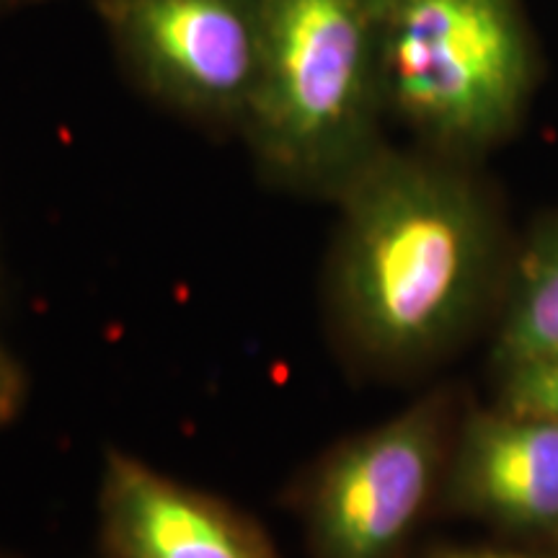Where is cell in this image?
Masks as SVG:
<instances>
[{
  "label": "cell",
  "instance_id": "7",
  "mask_svg": "<svg viewBox=\"0 0 558 558\" xmlns=\"http://www.w3.org/2000/svg\"><path fill=\"white\" fill-rule=\"evenodd\" d=\"M101 518L114 558H277L254 522L124 452L107 458Z\"/></svg>",
  "mask_w": 558,
  "mask_h": 558
},
{
  "label": "cell",
  "instance_id": "12",
  "mask_svg": "<svg viewBox=\"0 0 558 558\" xmlns=\"http://www.w3.org/2000/svg\"><path fill=\"white\" fill-rule=\"evenodd\" d=\"M548 548H550V550H556V554H558V538H556L554 543H550V546H548Z\"/></svg>",
  "mask_w": 558,
  "mask_h": 558
},
{
  "label": "cell",
  "instance_id": "5",
  "mask_svg": "<svg viewBox=\"0 0 558 558\" xmlns=\"http://www.w3.org/2000/svg\"><path fill=\"white\" fill-rule=\"evenodd\" d=\"M96 5L117 50L158 99L209 120H243L259 65V0Z\"/></svg>",
  "mask_w": 558,
  "mask_h": 558
},
{
  "label": "cell",
  "instance_id": "4",
  "mask_svg": "<svg viewBox=\"0 0 558 558\" xmlns=\"http://www.w3.org/2000/svg\"><path fill=\"white\" fill-rule=\"evenodd\" d=\"M463 409L458 388L437 386L320 460L303 501L313 558H401L442 499Z\"/></svg>",
  "mask_w": 558,
  "mask_h": 558
},
{
  "label": "cell",
  "instance_id": "9",
  "mask_svg": "<svg viewBox=\"0 0 558 558\" xmlns=\"http://www.w3.org/2000/svg\"><path fill=\"white\" fill-rule=\"evenodd\" d=\"M494 403L558 422V354L499 375Z\"/></svg>",
  "mask_w": 558,
  "mask_h": 558
},
{
  "label": "cell",
  "instance_id": "2",
  "mask_svg": "<svg viewBox=\"0 0 558 558\" xmlns=\"http://www.w3.org/2000/svg\"><path fill=\"white\" fill-rule=\"evenodd\" d=\"M380 0H259V65L243 111L267 171L337 197L383 145Z\"/></svg>",
  "mask_w": 558,
  "mask_h": 558
},
{
  "label": "cell",
  "instance_id": "11",
  "mask_svg": "<svg viewBox=\"0 0 558 558\" xmlns=\"http://www.w3.org/2000/svg\"><path fill=\"white\" fill-rule=\"evenodd\" d=\"M21 399H24V378H21L13 360L0 352V424L16 416Z\"/></svg>",
  "mask_w": 558,
  "mask_h": 558
},
{
  "label": "cell",
  "instance_id": "6",
  "mask_svg": "<svg viewBox=\"0 0 558 558\" xmlns=\"http://www.w3.org/2000/svg\"><path fill=\"white\" fill-rule=\"evenodd\" d=\"M439 501L509 541L548 548L558 538L556 418L465 403Z\"/></svg>",
  "mask_w": 558,
  "mask_h": 558
},
{
  "label": "cell",
  "instance_id": "1",
  "mask_svg": "<svg viewBox=\"0 0 558 558\" xmlns=\"http://www.w3.org/2000/svg\"><path fill=\"white\" fill-rule=\"evenodd\" d=\"M333 199L326 292L349 360L399 378L492 329L518 235L473 163L383 145Z\"/></svg>",
  "mask_w": 558,
  "mask_h": 558
},
{
  "label": "cell",
  "instance_id": "3",
  "mask_svg": "<svg viewBox=\"0 0 558 558\" xmlns=\"http://www.w3.org/2000/svg\"><path fill=\"white\" fill-rule=\"evenodd\" d=\"M386 111L465 163L518 135L541 58L522 0H380Z\"/></svg>",
  "mask_w": 558,
  "mask_h": 558
},
{
  "label": "cell",
  "instance_id": "8",
  "mask_svg": "<svg viewBox=\"0 0 558 558\" xmlns=\"http://www.w3.org/2000/svg\"><path fill=\"white\" fill-rule=\"evenodd\" d=\"M488 331L494 378L558 354V209L518 235L505 295Z\"/></svg>",
  "mask_w": 558,
  "mask_h": 558
},
{
  "label": "cell",
  "instance_id": "10",
  "mask_svg": "<svg viewBox=\"0 0 558 558\" xmlns=\"http://www.w3.org/2000/svg\"><path fill=\"white\" fill-rule=\"evenodd\" d=\"M424 558H558L556 550L546 546H439Z\"/></svg>",
  "mask_w": 558,
  "mask_h": 558
}]
</instances>
